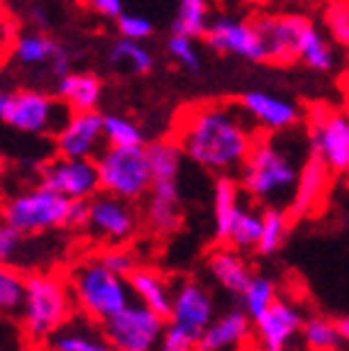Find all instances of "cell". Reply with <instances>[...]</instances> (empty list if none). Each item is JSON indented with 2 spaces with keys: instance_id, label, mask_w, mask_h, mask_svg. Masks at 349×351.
Here are the masks:
<instances>
[{
  "instance_id": "obj_1",
  "label": "cell",
  "mask_w": 349,
  "mask_h": 351,
  "mask_svg": "<svg viewBox=\"0 0 349 351\" xmlns=\"http://www.w3.org/2000/svg\"><path fill=\"white\" fill-rule=\"evenodd\" d=\"M257 134L240 100H207L183 110L174 139L193 164L220 176L242 169Z\"/></svg>"
},
{
  "instance_id": "obj_2",
  "label": "cell",
  "mask_w": 349,
  "mask_h": 351,
  "mask_svg": "<svg viewBox=\"0 0 349 351\" xmlns=\"http://www.w3.org/2000/svg\"><path fill=\"white\" fill-rule=\"evenodd\" d=\"M284 132H262L240 169V186L259 205H289L298 181V154Z\"/></svg>"
},
{
  "instance_id": "obj_3",
  "label": "cell",
  "mask_w": 349,
  "mask_h": 351,
  "mask_svg": "<svg viewBox=\"0 0 349 351\" xmlns=\"http://www.w3.org/2000/svg\"><path fill=\"white\" fill-rule=\"evenodd\" d=\"M74 310H76V300H74L69 278L52 271H37L27 276L20 315L22 327L32 341L49 339L56 329L74 317Z\"/></svg>"
},
{
  "instance_id": "obj_4",
  "label": "cell",
  "mask_w": 349,
  "mask_h": 351,
  "mask_svg": "<svg viewBox=\"0 0 349 351\" xmlns=\"http://www.w3.org/2000/svg\"><path fill=\"white\" fill-rule=\"evenodd\" d=\"M76 310L95 322H108L132 302V288L125 276L115 274L98 256L83 258L69 271Z\"/></svg>"
},
{
  "instance_id": "obj_5",
  "label": "cell",
  "mask_w": 349,
  "mask_h": 351,
  "mask_svg": "<svg viewBox=\"0 0 349 351\" xmlns=\"http://www.w3.org/2000/svg\"><path fill=\"white\" fill-rule=\"evenodd\" d=\"M71 110L34 88H0V122L25 134H56Z\"/></svg>"
},
{
  "instance_id": "obj_6",
  "label": "cell",
  "mask_w": 349,
  "mask_h": 351,
  "mask_svg": "<svg viewBox=\"0 0 349 351\" xmlns=\"http://www.w3.org/2000/svg\"><path fill=\"white\" fill-rule=\"evenodd\" d=\"M69 208H71L69 197L39 183V186L8 197L0 208V217L15 230H20L22 234L34 237L42 232L64 230Z\"/></svg>"
},
{
  "instance_id": "obj_7",
  "label": "cell",
  "mask_w": 349,
  "mask_h": 351,
  "mask_svg": "<svg viewBox=\"0 0 349 351\" xmlns=\"http://www.w3.org/2000/svg\"><path fill=\"white\" fill-rule=\"evenodd\" d=\"M100 176V191L120 195L125 200H142L152 188L147 144L144 147H108L95 156Z\"/></svg>"
},
{
  "instance_id": "obj_8",
  "label": "cell",
  "mask_w": 349,
  "mask_h": 351,
  "mask_svg": "<svg viewBox=\"0 0 349 351\" xmlns=\"http://www.w3.org/2000/svg\"><path fill=\"white\" fill-rule=\"evenodd\" d=\"M166 317L154 313L152 307L132 300L125 310L103 322L113 351H157L164 335Z\"/></svg>"
},
{
  "instance_id": "obj_9",
  "label": "cell",
  "mask_w": 349,
  "mask_h": 351,
  "mask_svg": "<svg viewBox=\"0 0 349 351\" xmlns=\"http://www.w3.org/2000/svg\"><path fill=\"white\" fill-rule=\"evenodd\" d=\"M308 142L333 173H349V115L313 105L308 110Z\"/></svg>"
},
{
  "instance_id": "obj_10",
  "label": "cell",
  "mask_w": 349,
  "mask_h": 351,
  "mask_svg": "<svg viewBox=\"0 0 349 351\" xmlns=\"http://www.w3.org/2000/svg\"><path fill=\"white\" fill-rule=\"evenodd\" d=\"M139 213L135 203L113 193L98 191L88 200V234L108 244H127L139 230Z\"/></svg>"
},
{
  "instance_id": "obj_11",
  "label": "cell",
  "mask_w": 349,
  "mask_h": 351,
  "mask_svg": "<svg viewBox=\"0 0 349 351\" xmlns=\"http://www.w3.org/2000/svg\"><path fill=\"white\" fill-rule=\"evenodd\" d=\"M205 44L218 54L237 56V59L262 64L269 61V47L257 22L240 20V17H215L203 34Z\"/></svg>"
},
{
  "instance_id": "obj_12",
  "label": "cell",
  "mask_w": 349,
  "mask_h": 351,
  "mask_svg": "<svg viewBox=\"0 0 349 351\" xmlns=\"http://www.w3.org/2000/svg\"><path fill=\"white\" fill-rule=\"evenodd\" d=\"M12 61L20 69L32 73H47L54 81L71 71V54L64 44H59L54 37H49L42 29L34 32H22L12 42Z\"/></svg>"
},
{
  "instance_id": "obj_13",
  "label": "cell",
  "mask_w": 349,
  "mask_h": 351,
  "mask_svg": "<svg viewBox=\"0 0 349 351\" xmlns=\"http://www.w3.org/2000/svg\"><path fill=\"white\" fill-rule=\"evenodd\" d=\"M39 183L61 193L69 200H91L100 191L95 159H64L56 156L39 171Z\"/></svg>"
},
{
  "instance_id": "obj_14",
  "label": "cell",
  "mask_w": 349,
  "mask_h": 351,
  "mask_svg": "<svg viewBox=\"0 0 349 351\" xmlns=\"http://www.w3.org/2000/svg\"><path fill=\"white\" fill-rule=\"evenodd\" d=\"M56 156L64 159H95L105 149L103 115L98 110L71 112L59 132L54 134Z\"/></svg>"
},
{
  "instance_id": "obj_15",
  "label": "cell",
  "mask_w": 349,
  "mask_h": 351,
  "mask_svg": "<svg viewBox=\"0 0 349 351\" xmlns=\"http://www.w3.org/2000/svg\"><path fill=\"white\" fill-rule=\"evenodd\" d=\"M330 176H333L330 166L322 161L320 154H315L311 149V152L303 156L293 195H291L289 205H286L289 217L306 219V217H311L313 213H317V208H320V205L325 203V197H328Z\"/></svg>"
},
{
  "instance_id": "obj_16",
  "label": "cell",
  "mask_w": 349,
  "mask_h": 351,
  "mask_svg": "<svg viewBox=\"0 0 349 351\" xmlns=\"http://www.w3.org/2000/svg\"><path fill=\"white\" fill-rule=\"evenodd\" d=\"M169 322L183 327L201 339L203 329L215 319V300L201 280H179L174 283V300H171Z\"/></svg>"
},
{
  "instance_id": "obj_17",
  "label": "cell",
  "mask_w": 349,
  "mask_h": 351,
  "mask_svg": "<svg viewBox=\"0 0 349 351\" xmlns=\"http://www.w3.org/2000/svg\"><path fill=\"white\" fill-rule=\"evenodd\" d=\"M257 25L267 39L269 61L286 66L300 59V44L313 20L303 15H269L259 17Z\"/></svg>"
},
{
  "instance_id": "obj_18",
  "label": "cell",
  "mask_w": 349,
  "mask_h": 351,
  "mask_svg": "<svg viewBox=\"0 0 349 351\" xmlns=\"http://www.w3.org/2000/svg\"><path fill=\"white\" fill-rule=\"evenodd\" d=\"M303 315L289 300H278L269 307L262 317L254 319V337L259 351H286V346L300 335Z\"/></svg>"
},
{
  "instance_id": "obj_19",
  "label": "cell",
  "mask_w": 349,
  "mask_h": 351,
  "mask_svg": "<svg viewBox=\"0 0 349 351\" xmlns=\"http://www.w3.org/2000/svg\"><path fill=\"white\" fill-rule=\"evenodd\" d=\"M240 105L262 132L295 130L300 117H303V112L293 100L269 93V90H247L240 98Z\"/></svg>"
},
{
  "instance_id": "obj_20",
  "label": "cell",
  "mask_w": 349,
  "mask_h": 351,
  "mask_svg": "<svg viewBox=\"0 0 349 351\" xmlns=\"http://www.w3.org/2000/svg\"><path fill=\"white\" fill-rule=\"evenodd\" d=\"M144 222L159 237H171L183 225L179 178H157L147 193Z\"/></svg>"
},
{
  "instance_id": "obj_21",
  "label": "cell",
  "mask_w": 349,
  "mask_h": 351,
  "mask_svg": "<svg viewBox=\"0 0 349 351\" xmlns=\"http://www.w3.org/2000/svg\"><path fill=\"white\" fill-rule=\"evenodd\" d=\"M49 351H113L105 329L100 322L86 317V315H74L64 327H59L54 335L47 339Z\"/></svg>"
},
{
  "instance_id": "obj_22",
  "label": "cell",
  "mask_w": 349,
  "mask_h": 351,
  "mask_svg": "<svg viewBox=\"0 0 349 351\" xmlns=\"http://www.w3.org/2000/svg\"><path fill=\"white\" fill-rule=\"evenodd\" d=\"M251 317L245 310H227L215 315V319L203 329L198 339V351H229L242 346L251 335Z\"/></svg>"
},
{
  "instance_id": "obj_23",
  "label": "cell",
  "mask_w": 349,
  "mask_h": 351,
  "mask_svg": "<svg viewBox=\"0 0 349 351\" xmlns=\"http://www.w3.org/2000/svg\"><path fill=\"white\" fill-rule=\"evenodd\" d=\"M127 280H130L132 298L137 302H142V305L152 307L154 313L169 317L171 300H174V283L161 271L152 269V266H137L127 276Z\"/></svg>"
},
{
  "instance_id": "obj_24",
  "label": "cell",
  "mask_w": 349,
  "mask_h": 351,
  "mask_svg": "<svg viewBox=\"0 0 349 351\" xmlns=\"http://www.w3.org/2000/svg\"><path fill=\"white\" fill-rule=\"evenodd\" d=\"M242 205V186L232 173H220L213 186V230L220 244H227Z\"/></svg>"
},
{
  "instance_id": "obj_25",
  "label": "cell",
  "mask_w": 349,
  "mask_h": 351,
  "mask_svg": "<svg viewBox=\"0 0 349 351\" xmlns=\"http://www.w3.org/2000/svg\"><path fill=\"white\" fill-rule=\"evenodd\" d=\"M54 95L71 110H98L103 100V81L95 73L88 71H69L54 83Z\"/></svg>"
},
{
  "instance_id": "obj_26",
  "label": "cell",
  "mask_w": 349,
  "mask_h": 351,
  "mask_svg": "<svg viewBox=\"0 0 349 351\" xmlns=\"http://www.w3.org/2000/svg\"><path fill=\"white\" fill-rule=\"evenodd\" d=\"M207 271H210L213 280L225 293L237 295V298L245 293L247 283H249L251 276H254L249 269V263H247L245 256L240 254V249L229 247V244L223 249H215V252L207 256Z\"/></svg>"
},
{
  "instance_id": "obj_27",
  "label": "cell",
  "mask_w": 349,
  "mask_h": 351,
  "mask_svg": "<svg viewBox=\"0 0 349 351\" xmlns=\"http://www.w3.org/2000/svg\"><path fill=\"white\" fill-rule=\"evenodd\" d=\"M108 66L113 71L130 73V76H142L154 69V54L144 42L120 37L110 44L108 49Z\"/></svg>"
},
{
  "instance_id": "obj_28",
  "label": "cell",
  "mask_w": 349,
  "mask_h": 351,
  "mask_svg": "<svg viewBox=\"0 0 349 351\" xmlns=\"http://www.w3.org/2000/svg\"><path fill=\"white\" fill-rule=\"evenodd\" d=\"M289 210L278 208V205H264L262 210V234L257 241V252L262 256H271L284 247L286 237H289Z\"/></svg>"
},
{
  "instance_id": "obj_29",
  "label": "cell",
  "mask_w": 349,
  "mask_h": 351,
  "mask_svg": "<svg viewBox=\"0 0 349 351\" xmlns=\"http://www.w3.org/2000/svg\"><path fill=\"white\" fill-rule=\"evenodd\" d=\"M210 25V0H179L171 32L201 39Z\"/></svg>"
},
{
  "instance_id": "obj_30",
  "label": "cell",
  "mask_w": 349,
  "mask_h": 351,
  "mask_svg": "<svg viewBox=\"0 0 349 351\" xmlns=\"http://www.w3.org/2000/svg\"><path fill=\"white\" fill-rule=\"evenodd\" d=\"M303 64L311 69V71L317 73H328L335 69V49L333 44L328 42V37L317 29V25L313 22L308 27L306 37H303V44H300V59Z\"/></svg>"
},
{
  "instance_id": "obj_31",
  "label": "cell",
  "mask_w": 349,
  "mask_h": 351,
  "mask_svg": "<svg viewBox=\"0 0 349 351\" xmlns=\"http://www.w3.org/2000/svg\"><path fill=\"white\" fill-rule=\"evenodd\" d=\"M103 134L108 147H144L147 144L142 127L137 125L132 117L120 115V112H105Z\"/></svg>"
},
{
  "instance_id": "obj_32",
  "label": "cell",
  "mask_w": 349,
  "mask_h": 351,
  "mask_svg": "<svg viewBox=\"0 0 349 351\" xmlns=\"http://www.w3.org/2000/svg\"><path fill=\"white\" fill-rule=\"evenodd\" d=\"M276 298H278V291L271 278H267V276H251V280L247 283L240 300H242V310H245L251 317V322H254V319L262 317L269 307L276 302Z\"/></svg>"
},
{
  "instance_id": "obj_33",
  "label": "cell",
  "mask_w": 349,
  "mask_h": 351,
  "mask_svg": "<svg viewBox=\"0 0 349 351\" xmlns=\"http://www.w3.org/2000/svg\"><path fill=\"white\" fill-rule=\"evenodd\" d=\"M300 335L306 339L308 349L311 351H337L344 344L342 332H339V324L333 319L325 317H311L303 322Z\"/></svg>"
},
{
  "instance_id": "obj_34",
  "label": "cell",
  "mask_w": 349,
  "mask_h": 351,
  "mask_svg": "<svg viewBox=\"0 0 349 351\" xmlns=\"http://www.w3.org/2000/svg\"><path fill=\"white\" fill-rule=\"evenodd\" d=\"M259 234H262V210L247 208L245 205V208L240 210V215H237L232 230H229L227 244L240 249V252H249V249L257 252Z\"/></svg>"
},
{
  "instance_id": "obj_35",
  "label": "cell",
  "mask_w": 349,
  "mask_h": 351,
  "mask_svg": "<svg viewBox=\"0 0 349 351\" xmlns=\"http://www.w3.org/2000/svg\"><path fill=\"white\" fill-rule=\"evenodd\" d=\"M27 276L12 263H0V313H17L25 300Z\"/></svg>"
},
{
  "instance_id": "obj_36",
  "label": "cell",
  "mask_w": 349,
  "mask_h": 351,
  "mask_svg": "<svg viewBox=\"0 0 349 351\" xmlns=\"http://www.w3.org/2000/svg\"><path fill=\"white\" fill-rule=\"evenodd\" d=\"M166 51H169L171 59H174L181 69H185L188 73L201 71L203 59H201V51H198V44L193 37L181 34V32H171L169 39H166Z\"/></svg>"
},
{
  "instance_id": "obj_37",
  "label": "cell",
  "mask_w": 349,
  "mask_h": 351,
  "mask_svg": "<svg viewBox=\"0 0 349 351\" xmlns=\"http://www.w3.org/2000/svg\"><path fill=\"white\" fill-rule=\"evenodd\" d=\"M322 25L335 44L349 47V0H328L322 10Z\"/></svg>"
},
{
  "instance_id": "obj_38",
  "label": "cell",
  "mask_w": 349,
  "mask_h": 351,
  "mask_svg": "<svg viewBox=\"0 0 349 351\" xmlns=\"http://www.w3.org/2000/svg\"><path fill=\"white\" fill-rule=\"evenodd\" d=\"M115 25H117L120 37L135 39V42H147L154 34V29H157L152 17L142 15V12H122V15L115 20Z\"/></svg>"
},
{
  "instance_id": "obj_39",
  "label": "cell",
  "mask_w": 349,
  "mask_h": 351,
  "mask_svg": "<svg viewBox=\"0 0 349 351\" xmlns=\"http://www.w3.org/2000/svg\"><path fill=\"white\" fill-rule=\"evenodd\" d=\"M95 256H98L110 271L125 276V278L137 269L135 252H132V249H127L125 244H108V247H105L100 254H95Z\"/></svg>"
},
{
  "instance_id": "obj_40",
  "label": "cell",
  "mask_w": 349,
  "mask_h": 351,
  "mask_svg": "<svg viewBox=\"0 0 349 351\" xmlns=\"http://www.w3.org/2000/svg\"><path fill=\"white\" fill-rule=\"evenodd\" d=\"M157 351H198V337L166 319L164 335L159 339Z\"/></svg>"
},
{
  "instance_id": "obj_41",
  "label": "cell",
  "mask_w": 349,
  "mask_h": 351,
  "mask_svg": "<svg viewBox=\"0 0 349 351\" xmlns=\"http://www.w3.org/2000/svg\"><path fill=\"white\" fill-rule=\"evenodd\" d=\"M25 237L27 234L8 225L5 219L0 222V263H12L20 256L22 247H25Z\"/></svg>"
},
{
  "instance_id": "obj_42",
  "label": "cell",
  "mask_w": 349,
  "mask_h": 351,
  "mask_svg": "<svg viewBox=\"0 0 349 351\" xmlns=\"http://www.w3.org/2000/svg\"><path fill=\"white\" fill-rule=\"evenodd\" d=\"M86 5L108 20H117L125 12V0H86Z\"/></svg>"
},
{
  "instance_id": "obj_43",
  "label": "cell",
  "mask_w": 349,
  "mask_h": 351,
  "mask_svg": "<svg viewBox=\"0 0 349 351\" xmlns=\"http://www.w3.org/2000/svg\"><path fill=\"white\" fill-rule=\"evenodd\" d=\"M88 225V200H71L69 217H66V230H86Z\"/></svg>"
},
{
  "instance_id": "obj_44",
  "label": "cell",
  "mask_w": 349,
  "mask_h": 351,
  "mask_svg": "<svg viewBox=\"0 0 349 351\" xmlns=\"http://www.w3.org/2000/svg\"><path fill=\"white\" fill-rule=\"evenodd\" d=\"M337 324H339V332H342V339L349 344V315L342 319H337Z\"/></svg>"
},
{
  "instance_id": "obj_45",
  "label": "cell",
  "mask_w": 349,
  "mask_h": 351,
  "mask_svg": "<svg viewBox=\"0 0 349 351\" xmlns=\"http://www.w3.org/2000/svg\"><path fill=\"white\" fill-rule=\"evenodd\" d=\"M3 15H5V12H3V0H0V27H3Z\"/></svg>"
},
{
  "instance_id": "obj_46",
  "label": "cell",
  "mask_w": 349,
  "mask_h": 351,
  "mask_svg": "<svg viewBox=\"0 0 349 351\" xmlns=\"http://www.w3.org/2000/svg\"><path fill=\"white\" fill-rule=\"evenodd\" d=\"M257 351H259V349H257Z\"/></svg>"
}]
</instances>
